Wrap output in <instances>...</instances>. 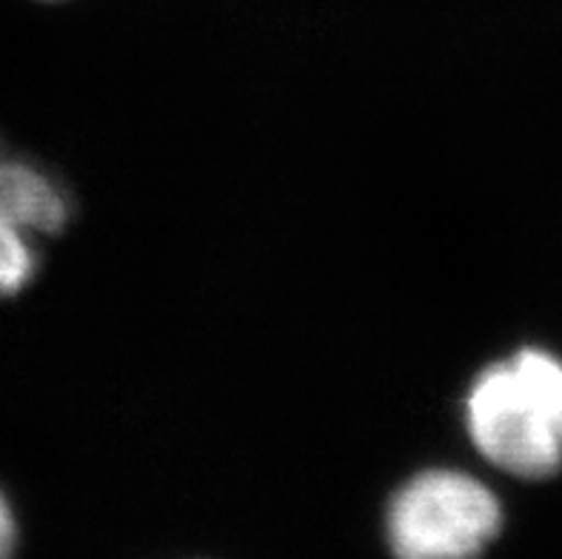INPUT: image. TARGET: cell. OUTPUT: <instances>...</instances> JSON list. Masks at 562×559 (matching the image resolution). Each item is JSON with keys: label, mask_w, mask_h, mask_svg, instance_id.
I'll return each instance as SVG.
<instances>
[{"label": "cell", "mask_w": 562, "mask_h": 559, "mask_svg": "<svg viewBox=\"0 0 562 559\" xmlns=\"http://www.w3.org/2000/svg\"><path fill=\"white\" fill-rule=\"evenodd\" d=\"M465 423L485 460L542 480L562 468V360L522 348L474 380Z\"/></svg>", "instance_id": "6da1fadb"}, {"label": "cell", "mask_w": 562, "mask_h": 559, "mask_svg": "<svg viewBox=\"0 0 562 559\" xmlns=\"http://www.w3.org/2000/svg\"><path fill=\"white\" fill-rule=\"evenodd\" d=\"M503 525L494 494L460 471H426L389 508V539L406 559H460L483 551Z\"/></svg>", "instance_id": "7a4b0ae2"}, {"label": "cell", "mask_w": 562, "mask_h": 559, "mask_svg": "<svg viewBox=\"0 0 562 559\" xmlns=\"http://www.w3.org/2000/svg\"><path fill=\"white\" fill-rule=\"evenodd\" d=\"M32 237L0 220V298L21 291L37 269Z\"/></svg>", "instance_id": "3957f363"}, {"label": "cell", "mask_w": 562, "mask_h": 559, "mask_svg": "<svg viewBox=\"0 0 562 559\" xmlns=\"http://www.w3.org/2000/svg\"><path fill=\"white\" fill-rule=\"evenodd\" d=\"M14 539H18V525H14L12 508L0 494V557H7L14 548Z\"/></svg>", "instance_id": "277c9868"}]
</instances>
